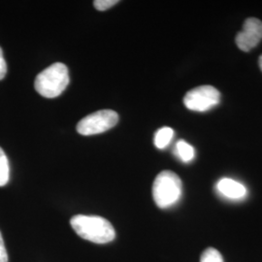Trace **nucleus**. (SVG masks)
<instances>
[{
    "label": "nucleus",
    "mask_w": 262,
    "mask_h": 262,
    "mask_svg": "<svg viewBox=\"0 0 262 262\" xmlns=\"http://www.w3.org/2000/svg\"><path fill=\"white\" fill-rule=\"evenodd\" d=\"M216 189L223 196L239 200L247 195V188L233 179H221L216 184Z\"/></svg>",
    "instance_id": "0eeeda50"
},
{
    "label": "nucleus",
    "mask_w": 262,
    "mask_h": 262,
    "mask_svg": "<svg viewBox=\"0 0 262 262\" xmlns=\"http://www.w3.org/2000/svg\"><path fill=\"white\" fill-rule=\"evenodd\" d=\"M221 94L212 85H201L190 90L184 97L187 109L195 112H205L220 103Z\"/></svg>",
    "instance_id": "39448f33"
},
{
    "label": "nucleus",
    "mask_w": 262,
    "mask_h": 262,
    "mask_svg": "<svg viewBox=\"0 0 262 262\" xmlns=\"http://www.w3.org/2000/svg\"><path fill=\"white\" fill-rule=\"evenodd\" d=\"M119 122V115L112 110H101L82 119L77 124V131L84 136L100 134L113 128Z\"/></svg>",
    "instance_id": "20e7f679"
},
{
    "label": "nucleus",
    "mask_w": 262,
    "mask_h": 262,
    "mask_svg": "<svg viewBox=\"0 0 262 262\" xmlns=\"http://www.w3.org/2000/svg\"><path fill=\"white\" fill-rule=\"evenodd\" d=\"M262 39V21L255 18L246 19L243 30L236 36V44L244 52L256 47Z\"/></svg>",
    "instance_id": "423d86ee"
},
{
    "label": "nucleus",
    "mask_w": 262,
    "mask_h": 262,
    "mask_svg": "<svg viewBox=\"0 0 262 262\" xmlns=\"http://www.w3.org/2000/svg\"><path fill=\"white\" fill-rule=\"evenodd\" d=\"M70 224L81 238L93 243H110L116 237V232L111 223L102 216L74 215Z\"/></svg>",
    "instance_id": "f257e3e1"
},
{
    "label": "nucleus",
    "mask_w": 262,
    "mask_h": 262,
    "mask_svg": "<svg viewBox=\"0 0 262 262\" xmlns=\"http://www.w3.org/2000/svg\"><path fill=\"white\" fill-rule=\"evenodd\" d=\"M176 155L184 162H189L194 158V149L186 141L180 140L176 144Z\"/></svg>",
    "instance_id": "1a4fd4ad"
},
{
    "label": "nucleus",
    "mask_w": 262,
    "mask_h": 262,
    "mask_svg": "<svg viewBox=\"0 0 262 262\" xmlns=\"http://www.w3.org/2000/svg\"><path fill=\"white\" fill-rule=\"evenodd\" d=\"M6 73H7V64L3 56L2 49L0 48V81L5 78Z\"/></svg>",
    "instance_id": "ddd939ff"
},
{
    "label": "nucleus",
    "mask_w": 262,
    "mask_h": 262,
    "mask_svg": "<svg viewBox=\"0 0 262 262\" xmlns=\"http://www.w3.org/2000/svg\"><path fill=\"white\" fill-rule=\"evenodd\" d=\"M174 136V130L168 127V126H164L162 128H160L157 131L156 135H155V145L158 149H164L166 148L170 143V141L172 140Z\"/></svg>",
    "instance_id": "6e6552de"
},
{
    "label": "nucleus",
    "mask_w": 262,
    "mask_h": 262,
    "mask_svg": "<svg viewBox=\"0 0 262 262\" xmlns=\"http://www.w3.org/2000/svg\"><path fill=\"white\" fill-rule=\"evenodd\" d=\"M117 3H119L118 0H95L94 2V7L98 11L110 9Z\"/></svg>",
    "instance_id": "f8f14e48"
},
{
    "label": "nucleus",
    "mask_w": 262,
    "mask_h": 262,
    "mask_svg": "<svg viewBox=\"0 0 262 262\" xmlns=\"http://www.w3.org/2000/svg\"><path fill=\"white\" fill-rule=\"evenodd\" d=\"M0 262H8V254H7V251H6L1 232H0Z\"/></svg>",
    "instance_id": "4468645a"
},
{
    "label": "nucleus",
    "mask_w": 262,
    "mask_h": 262,
    "mask_svg": "<svg viewBox=\"0 0 262 262\" xmlns=\"http://www.w3.org/2000/svg\"><path fill=\"white\" fill-rule=\"evenodd\" d=\"M69 84L68 69L66 64L56 62L38 74L34 88L38 94L46 98H55L64 92Z\"/></svg>",
    "instance_id": "f03ea898"
},
{
    "label": "nucleus",
    "mask_w": 262,
    "mask_h": 262,
    "mask_svg": "<svg viewBox=\"0 0 262 262\" xmlns=\"http://www.w3.org/2000/svg\"><path fill=\"white\" fill-rule=\"evenodd\" d=\"M259 67H260V69H261L262 71V56H260V57H259Z\"/></svg>",
    "instance_id": "2eb2a0df"
},
{
    "label": "nucleus",
    "mask_w": 262,
    "mask_h": 262,
    "mask_svg": "<svg viewBox=\"0 0 262 262\" xmlns=\"http://www.w3.org/2000/svg\"><path fill=\"white\" fill-rule=\"evenodd\" d=\"M10 179L9 160L4 150L0 148V187L8 184Z\"/></svg>",
    "instance_id": "9d476101"
},
{
    "label": "nucleus",
    "mask_w": 262,
    "mask_h": 262,
    "mask_svg": "<svg viewBox=\"0 0 262 262\" xmlns=\"http://www.w3.org/2000/svg\"><path fill=\"white\" fill-rule=\"evenodd\" d=\"M182 181L172 171L160 172L152 185L154 200L161 209L175 205L182 196Z\"/></svg>",
    "instance_id": "7ed1b4c3"
},
{
    "label": "nucleus",
    "mask_w": 262,
    "mask_h": 262,
    "mask_svg": "<svg viewBox=\"0 0 262 262\" xmlns=\"http://www.w3.org/2000/svg\"><path fill=\"white\" fill-rule=\"evenodd\" d=\"M200 262H224V258L217 250L214 248H208L202 253Z\"/></svg>",
    "instance_id": "9b49d317"
}]
</instances>
